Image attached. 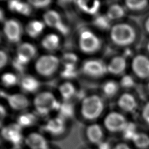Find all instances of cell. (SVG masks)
Instances as JSON below:
<instances>
[{
    "mask_svg": "<svg viewBox=\"0 0 149 149\" xmlns=\"http://www.w3.org/2000/svg\"><path fill=\"white\" fill-rule=\"evenodd\" d=\"M66 127V120L58 115L48 120L44 125L43 129L49 134L56 136L63 134Z\"/></svg>",
    "mask_w": 149,
    "mask_h": 149,
    "instance_id": "obj_11",
    "label": "cell"
},
{
    "mask_svg": "<svg viewBox=\"0 0 149 149\" xmlns=\"http://www.w3.org/2000/svg\"><path fill=\"white\" fill-rule=\"evenodd\" d=\"M127 65V61L125 56H115L107 64L108 73L115 76H123L126 69Z\"/></svg>",
    "mask_w": 149,
    "mask_h": 149,
    "instance_id": "obj_14",
    "label": "cell"
},
{
    "mask_svg": "<svg viewBox=\"0 0 149 149\" xmlns=\"http://www.w3.org/2000/svg\"><path fill=\"white\" fill-rule=\"evenodd\" d=\"M60 44V37L55 33H48L46 34L41 41L42 48L47 51H56L59 48Z\"/></svg>",
    "mask_w": 149,
    "mask_h": 149,
    "instance_id": "obj_20",
    "label": "cell"
},
{
    "mask_svg": "<svg viewBox=\"0 0 149 149\" xmlns=\"http://www.w3.org/2000/svg\"><path fill=\"white\" fill-rule=\"evenodd\" d=\"M126 8L124 5L115 3L109 6L105 15L111 21L122 19L126 15Z\"/></svg>",
    "mask_w": 149,
    "mask_h": 149,
    "instance_id": "obj_24",
    "label": "cell"
},
{
    "mask_svg": "<svg viewBox=\"0 0 149 149\" xmlns=\"http://www.w3.org/2000/svg\"><path fill=\"white\" fill-rule=\"evenodd\" d=\"M109 38L115 46L127 48L135 44L139 38V31L132 23L126 22L116 23L109 30Z\"/></svg>",
    "mask_w": 149,
    "mask_h": 149,
    "instance_id": "obj_1",
    "label": "cell"
},
{
    "mask_svg": "<svg viewBox=\"0 0 149 149\" xmlns=\"http://www.w3.org/2000/svg\"><path fill=\"white\" fill-rule=\"evenodd\" d=\"M147 88L148 90V91L149 93V80L148 81V83H147Z\"/></svg>",
    "mask_w": 149,
    "mask_h": 149,
    "instance_id": "obj_48",
    "label": "cell"
},
{
    "mask_svg": "<svg viewBox=\"0 0 149 149\" xmlns=\"http://www.w3.org/2000/svg\"><path fill=\"white\" fill-rule=\"evenodd\" d=\"M37 52L35 45L29 42L19 43L16 49V54L22 55L30 61L36 56Z\"/></svg>",
    "mask_w": 149,
    "mask_h": 149,
    "instance_id": "obj_25",
    "label": "cell"
},
{
    "mask_svg": "<svg viewBox=\"0 0 149 149\" xmlns=\"http://www.w3.org/2000/svg\"><path fill=\"white\" fill-rule=\"evenodd\" d=\"M26 146L29 149H48V142L45 137L38 132H31L24 139Z\"/></svg>",
    "mask_w": 149,
    "mask_h": 149,
    "instance_id": "obj_15",
    "label": "cell"
},
{
    "mask_svg": "<svg viewBox=\"0 0 149 149\" xmlns=\"http://www.w3.org/2000/svg\"><path fill=\"white\" fill-rule=\"evenodd\" d=\"M141 115L145 123L149 125V101L146 102L141 110Z\"/></svg>",
    "mask_w": 149,
    "mask_h": 149,
    "instance_id": "obj_38",
    "label": "cell"
},
{
    "mask_svg": "<svg viewBox=\"0 0 149 149\" xmlns=\"http://www.w3.org/2000/svg\"><path fill=\"white\" fill-rule=\"evenodd\" d=\"M122 133L123 137L125 140H132L135 135L137 133L136 125L132 122H127Z\"/></svg>",
    "mask_w": 149,
    "mask_h": 149,
    "instance_id": "obj_33",
    "label": "cell"
},
{
    "mask_svg": "<svg viewBox=\"0 0 149 149\" xmlns=\"http://www.w3.org/2000/svg\"><path fill=\"white\" fill-rule=\"evenodd\" d=\"M59 93L64 101L69 100L74 96L76 93L74 86L70 81H65L62 83L58 88Z\"/></svg>",
    "mask_w": 149,
    "mask_h": 149,
    "instance_id": "obj_27",
    "label": "cell"
},
{
    "mask_svg": "<svg viewBox=\"0 0 149 149\" xmlns=\"http://www.w3.org/2000/svg\"><path fill=\"white\" fill-rule=\"evenodd\" d=\"M81 70L83 74L94 79H100L108 73L107 64L97 58L84 61L81 65Z\"/></svg>",
    "mask_w": 149,
    "mask_h": 149,
    "instance_id": "obj_6",
    "label": "cell"
},
{
    "mask_svg": "<svg viewBox=\"0 0 149 149\" xmlns=\"http://www.w3.org/2000/svg\"><path fill=\"white\" fill-rule=\"evenodd\" d=\"M27 2L32 8L36 9H44L48 7L52 2L49 0H29Z\"/></svg>",
    "mask_w": 149,
    "mask_h": 149,
    "instance_id": "obj_37",
    "label": "cell"
},
{
    "mask_svg": "<svg viewBox=\"0 0 149 149\" xmlns=\"http://www.w3.org/2000/svg\"><path fill=\"white\" fill-rule=\"evenodd\" d=\"M126 9L134 13H140L149 8V1L146 0H126L124 2Z\"/></svg>",
    "mask_w": 149,
    "mask_h": 149,
    "instance_id": "obj_21",
    "label": "cell"
},
{
    "mask_svg": "<svg viewBox=\"0 0 149 149\" xmlns=\"http://www.w3.org/2000/svg\"><path fill=\"white\" fill-rule=\"evenodd\" d=\"M135 77L141 80H149V57L143 54L134 55L130 63Z\"/></svg>",
    "mask_w": 149,
    "mask_h": 149,
    "instance_id": "obj_8",
    "label": "cell"
},
{
    "mask_svg": "<svg viewBox=\"0 0 149 149\" xmlns=\"http://www.w3.org/2000/svg\"><path fill=\"white\" fill-rule=\"evenodd\" d=\"M1 82L2 84L6 87H12L19 84V77L14 73L6 72L1 76Z\"/></svg>",
    "mask_w": 149,
    "mask_h": 149,
    "instance_id": "obj_31",
    "label": "cell"
},
{
    "mask_svg": "<svg viewBox=\"0 0 149 149\" xmlns=\"http://www.w3.org/2000/svg\"><path fill=\"white\" fill-rule=\"evenodd\" d=\"M143 28L144 32L149 35V15L144 19L143 23Z\"/></svg>",
    "mask_w": 149,
    "mask_h": 149,
    "instance_id": "obj_43",
    "label": "cell"
},
{
    "mask_svg": "<svg viewBox=\"0 0 149 149\" xmlns=\"http://www.w3.org/2000/svg\"><path fill=\"white\" fill-rule=\"evenodd\" d=\"M12 66L14 68V69L16 70V71H17L18 72L22 73L24 72V70L25 69L26 65L20 63L15 58H14V59H13V61L12 62Z\"/></svg>",
    "mask_w": 149,
    "mask_h": 149,
    "instance_id": "obj_41",
    "label": "cell"
},
{
    "mask_svg": "<svg viewBox=\"0 0 149 149\" xmlns=\"http://www.w3.org/2000/svg\"><path fill=\"white\" fill-rule=\"evenodd\" d=\"M9 57L6 52L3 49L0 51V67L3 68L8 63Z\"/></svg>",
    "mask_w": 149,
    "mask_h": 149,
    "instance_id": "obj_39",
    "label": "cell"
},
{
    "mask_svg": "<svg viewBox=\"0 0 149 149\" xmlns=\"http://www.w3.org/2000/svg\"><path fill=\"white\" fill-rule=\"evenodd\" d=\"M77 75L76 65H64L61 72V76L65 79H72Z\"/></svg>",
    "mask_w": 149,
    "mask_h": 149,
    "instance_id": "obj_35",
    "label": "cell"
},
{
    "mask_svg": "<svg viewBox=\"0 0 149 149\" xmlns=\"http://www.w3.org/2000/svg\"><path fill=\"white\" fill-rule=\"evenodd\" d=\"M125 116L120 112L111 111L108 113L103 120L106 130L111 133L122 132L127 123Z\"/></svg>",
    "mask_w": 149,
    "mask_h": 149,
    "instance_id": "obj_9",
    "label": "cell"
},
{
    "mask_svg": "<svg viewBox=\"0 0 149 149\" xmlns=\"http://www.w3.org/2000/svg\"><path fill=\"white\" fill-rule=\"evenodd\" d=\"M86 135L89 142L98 145L103 141L104 130L102 127L96 123H91L87 127Z\"/></svg>",
    "mask_w": 149,
    "mask_h": 149,
    "instance_id": "obj_16",
    "label": "cell"
},
{
    "mask_svg": "<svg viewBox=\"0 0 149 149\" xmlns=\"http://www.w3.org/2000/svg\"><path fill=\"white\" fill-rule=\"evenodd\" d=\"M77 45L81 52L91 55L101 49L102 41L94 32L85 28L81 29L79 33Z\"/></svg>",
    "mask_w": 149,
    "mask_h": 149,
    "instance_id": "obj_4",
    "label": "cell"
},
{
    "mask_svg": "<svg viewBox=\"0 0 149 149\" xmlns=\"http://www.w3.org/2000/svg\"><path fill=\"white\" fill-rule=\"evenodd\" d=\"M86 149H91V148H86Z\"/></svg>",
    "mask_w": 149,
    "mask_h": 149,
    "instance_id": "obj_49",
    "label": "cell"
},
{
    "mask_svg": "<svg viewBox=\"0 0 149 149\" xmlns=\"http://www.w3.org/2000/svg\"><path fill=\"white\" fill-rule=\"evenodd\" d=\"M48 149H50V148H48Z\"/></svg>",
    "mask_w": 149,
    "mask_h": 149,
    "instance_id": "obj_50",
    "label": "cell"
},
{
    "mask_svg": "<svg viewBox=\"0 0 149 149\" xmlns=\"http://www.w3.org/2000/svg\"><path fill=\"white\" fill-rule=\"evenodd\" d=\"M146 49H147V52L149 53V41H148V42L147 43V45H146Z\"/></svg>",
    "mask_w": 149,
    "mask_h": 149,
    "instance_id": "obj_47",
    "label": "cell"
},
{
    "mask_svg": "<svg viewBox=\"0 0 149 149\" xmlns=\"http://www.w3.org/2000/svg\"><path fill=\"white\" fill-rule=\"evenodd\" d=\"M36 120L37 117L34 113L24 112L18 116L16 123L22 127H26L34 125Z\"/></svg>",
    "mask_w": 149,
    "mask_h": 149,
    "instance_id": "obj_28",
    "label": "cell"
},
{
    "mask_svg": "<svg viewBox=\"0 0 149 149\" xmlns=\"http://www.w3.org/2000/svg\"><path fill=\"white\" fill-rule=\"evenodd\" d=\"M93 25L101 30H109L112 26L111 20L105 14H97L93 21Z\"/></svg>",
    "mask_w": 149,
    "mask_h": 149,
    "instance_id": "obj_29",
    "label": "cell"
},
{
    "mask_svg": "<svg viewBox=\"0 0 149 149\" xmlns=\"http://www.w3.org/2000/svg\"><path fill=\"white\" fill-rule=\"evenodd\" d=\"M119 84L122 88L129 89L135 86V80L132 76L126 74L122 76Z\"/></svg>",
    "mask_w": 149,
    "mask_h": 149,
    "instance_id": "obj_36",
    "label": "cell"
},
{
    "mask_svg": "<svg viewBox=\"0 0 149 149\" xmlns=\"http://www.w3.org/2000/svg\"><path fill=\"white\" fill-rule=\"evenodd\" d=\"M7 6L10 10L23 16H29L32 11V7L28 2L20 0L9 1Z\"/></svg>",
    "mask_w": 149,
    "mask_h": 149,
    "instance_id": "obj_19",
    "label": "cell"
},
{
    "mask_svg": "<svg viewBox=\"0 0 149 149\" xmlns=\"http://www.w3.org/2000/svg\"><path fill=\"white\" fill-rule=\"evenodd\" d=\"M42 20L46 26L54 29L62 22L60 14L53 9L45 11L43 14Z\"/></svg>",
    "mask_w": 149,
    "mask_h": 149,
    "instance_id": "obj_23",
    "label": "cell"
},
{
    "mask_svg": "<svg viewBox=\"0 0 149 149\" xmlns=\"http://www.w3.org/2000/svg\"><path fill=\"white\" fill-rule=\"evenodd\" d=\"M5 98L10 108L16 111L26 110L30 104L27 97L22 93L7 94Z\"/></svg>",
    "mask_w": 149,
    "mask_h": 149,
    "instance_id": "obj_13",
    "label": "cell"
},
{
    "mask_svg": "<svg viewBox=\"0 0 149 149\" xmlns=\"http://www.w3.org/2000/svg\"><path fill=\"white\" fill-rule=\"evenodd\" d=\"M19 84L21 89L27 93L36 92L40 86L39 80L30 74H24L19 79Z\"/></svg>",
    "mask_w": 149,
    "mask_h": 149,
    "instance_id": "obj_17",
    "label": "cell"
},
{
    "mask_svg": "<svg viewBox=\"0 0 149 149\" xmlns=\"http://www.w3.org/2000/svg\"><path fill=\"white\" fill-rule=\"evenodd\" d=\"M77 55L72 52H67L64 53L61 58V62L63 65H76L78 61Z\"/></svg>",
    "mask_w": 149,
    "mask_h": 149,
    "instance_id": "obj_34",
    "label": "cell"
},
{
    "mask_svg": "<svg viewBox=\"0 0 149 149\" xmlns=\"http://www.w3.org/2000/svg\"><path fill=\"white\" fill-rule=\"evenodd\" d=\"M120 85L119 83L113 80L105 81L101 86V91L103 95L107 98L114 97L119 91Z\"/></svg>",
    "mask_w": 149,
    "mask_h": 149,
    "instance_id": "obj_26",
    "label": "cell"
},
{
    "mask_svg": "<svg viewBox=\"0 0 149 149\" xmlns=\"http://www.w3.org/2000/svg\"><path fill=\"white\" fill-rule=\"evenodd\" d=\"M3 16H4V14H3V10H2V9H1V10H0V19H1V21L2 22H3L5 20Z\"/></svg>",
    "mask_w": 149,
    "mask_h": 149,
    "instance_id": "obj_46",
    "label": "cell"
},
{
    "mask_svg": "<svg viewBox=\"0 0 149 149\" xmlns=\"http://www.w3.org/2000/svg\"><path fill=\"white\" fill-rule=\"evenodd\" d=\"M77 8L85 14L95 16L100 8L101 3L98 1L79 0L75 1Z\"/></svg>",
    "mask_w": 149,
    "mask_h": 149,
    "instance_id": "obj_18",
    "label": "cell"
},
{
    "mask_svg": "<svg viewBox=\"0 0 149 149\" xmlns=\"http://www.w3.org/2000/svg\"><path fill=\"white\" fill-rule=\"evenodd\" d=\"M58 112V116L65 120H66L73 116L74 113V107L70 102L63 101V102H61Z\"/></svg>",
    "mask_w": 149,
    "mask_h": 149,
    "instance_id": "obj_30",
    "label": "cell"
},
{
    "mask_svg": "<svg viewBox=\"0 0 149 149\" xmlns=\"http://www.w3.org/2000/svg\"><path fill=\"white\" fill-rule=\"evenodd\" d=\"M60 102L50 91H44L38 93L34 98L33 106L36 113L41 116L48 115L51 111H58Z\"/></svg>",
    "mask_w": 149,
    "mask_h": 149,
    "instance_id": "obj_3",
    "label": "cell"
},
{
    "mask_svg": "<svg viewBox=\"0 0 149 149\" xmlns=\"http://www.w3.org/2000/svg\"><path fill=\"white\" fill-rule=\"evenodd\" d=\"M97 149H112V147L109 142L103 140L97 145Z\"/></svg>",
    "mask_w": 149,
    "mask_h": 149,
    "instance_id": "obj_42",
    "label": "cell"
},
{
    "mask_svg": "<svg viewBox=\"0 0 149 149\" xmlns=\"http://www.w3.org/2000/svg\"><path fill=\"white\" fill-rule=\"evenodd\" d=\"M55 30L63 36L67 35L69 31V27L63 21L55 29Z\"/></svg>",
    "mask_w": 149,
    "mask_h": 149,
    "instance_id": "obj_40",
    "label": "cell"
},
{
    "mask_svg": "<svg viewBox=\"0 0 149 149\" xmlns=\"http://www.w3.org/2000/svg\"><path fill=\"white\" fill-rule=\"evenodd\" d=\"M132 141L137 147L140 148H144L149 146V137L144 133L137 132Z\"/></svg>",
    "mask_w": 149,
    "mask_h": 149,
    "instance_id": "obj_32",
    "label": "cell"
},
{
    "mask_svg": "<svg viewBox=\"0 0 149 149\" xmlns=\"http://www.w3.org/2000/svg\"><path fill=\"white\" fill-rule=\"evenodd\" d=\"M22 129V127L16 122L10 123L2 128L1 134L5 140L13 146H19L24 140Z\"/></svg>",
    "mask_w": 149,
    "mask_h": 149,
    "instance_id": "obj_10",
    "label": "cell"
},
{
    "mask_svg": "<svg viewBox=\"0 0 149 149\" xmlns=\"http://www.w3.org/2000/svg\"><path fill=\"white\" fill-rule=\"evenodd\" d=\"M117 105L122 111L127 113H133L138 108V101L133 94L125 92L118 97Z\"/></svg>",
    "mask_w": 149,
    "mask_h": 149,
    "instance_id": "obj_12",
    "label": "cell"
},
{
    "mask_svg": "<svg viewBox=\"0 0 149 149\" xmlns=\"http://www.w3.org/2000/svg\"><path fill=\"white\" fill-rule=\"evenodd\" d=\"M45 26V24L43 21L33 20L27 23L25 27V31L30 37L37 38L42 33Z\"/></svg>",
    "mask_w": 149,
    "mask_h": 149,
    "instance_id": "obj_22",
    "label": "cell"
},
{
    "mask_svg": "<svg viewBox=\"0 0 149 149\" xmlns=\"http://www.w3.org/2000/svg\"><path fill=\"white\" fill-rule=\"evenodd\" d=\"M2 31L6 40L12 44L20 43L23 29L20 23L15 19H8L3 22Z\"/></svg>",
    "mask_w": 149,
    "mask_h": 149,
    "instance_id": "obj_7",
    "label": "cell"
},
{
    "mask_svg": "<svg viewBox=\"0 0 149 149\" xmlns=\"http://www.w3.org/2000/svg\"><path fill=\"white\" fill-rule=\"evenodd\" d=\"M112 149H130V147L124 143L117 144Z\"/></svg>",
    "mask_w": 149,
    "mask_h": 149,
    "instance_id": "obj_44",
    "label": "cell"
},
{
    "mask_svg": "<svg viewBox=\"0 0 149 149\" xmlns=\"http://www.w3.org/2000/svg\"><path fill=\"white\" fill-rule=\"evenodd\" d=\"M6 113V109H5V107L3 106V105L1 104V106H0V115H1V118H2L3 117L5 116Z\"/></svg>",
    "mask_w": 149,
    "mask_h": 149,
    "instance_id": "obj_45",
    "label": "cell"
},
{
    "mask_svg": "<svg viewBox=\"0 0 149 149\" xmlns=\"http://www.w3.org/2000/svg\"><path fill=\"white\" fill-rule=\"evenodd\" d=\"M105 104L102 97L96 94L84 97L80 106V113L87 121H95L102 114Z\"/></svg>",
    "mask_w": 149,
    "mask_h": 149,
    "instance_id": "obj_2",
    "label": "cell"
},
{
    "mask_svg": "<svg viewBox=\"0 0 149 149\" xmlns=\"http://www.w3.org/2000/svg\"><path fill=\"white\" fill-rule=\"evenodd\" d=\"M61 59L52 54H44L38 56L35 61L34 68L36 72L44 77L54 75L58 70Z\"/></svg>",
    "mask_w": 149,
    "mask_h": 149,
    "instance_id": "obj_5",
    "label": "cell"
}]
</instances>
